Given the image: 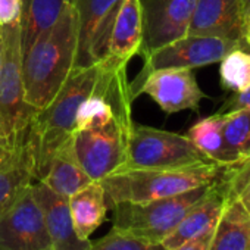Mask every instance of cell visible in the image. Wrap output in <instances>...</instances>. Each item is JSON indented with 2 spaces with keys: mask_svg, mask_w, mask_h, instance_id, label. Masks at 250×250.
Returning <instances> with one entry per match:
<instances>
[{
  "mask_svg": "<svg viewBox=\"0 0 250 250\" xmlns=\"http://www.w3.org/2000/svg\"><path fill=\"white\" fill-rule=\"evenodd\" d=\"M77 50L78 18L68 0L58 22L22 53L25 100L33 109H43L53 100L75 69Z\"/></svg>",
  "mask_w": 250,
  "mask_h": 250,
  "instance_id": "cell-1",
  "label": "cell"
},
{
  "mask_svg": "<svg viewBox=\"0 0 250 250\" xmlns=\"http://www.w3.org/2000/svg\"><path fill=\"white\" fill-rule=\"evenodd\" d=\"M99 77L100 63L75 68L53 100L33 113L27 134L34 158L36 181L43 180L53 155L72 142L80 107L93 93Z\"/></svg>",
  "mask_w": 250,
  "mask_h": 250,
  "instance_id": "cell-2",
  "label": "cell"
},
{
  "mask_svg": "<svg viewBox=\"0 0 250 250\" xmlns=\"http://www.w3.org/2000/svg\"><path fill=\"white\" fill-rule=\"evenodd\" d=\"M225 168L206 164L171 169H121L100 183L109 209L119 202H149L213 184L224 177Z\"/></svg>",
  "mask_w": 250,
  "mask_h": 250,
  "instance_id": "cell-3",
  "label": "cell"
},
{
  "mask_svg": "<svg viewBox=\"0 0 250 250\" xmlns=\"http://www.w3.org/2000/svg\"><path fill=\"white\" fill-rule=\"evenodd\" d=\"M213 184L149 202L115 203L109 208L113 228L152 244H162L184 215L209 193Z\"/></svg>",
  "mask_w": 250,
  "mask_h": 250,
  "instance_id": "cell-4",
  "label": "cell"
},
{
  "mask_svg": "<svg viewBox=\"0 0 250 250\" xmlns=\"http://www.w3.org/2000/svg\"><path fill=\"white\" fill-rule=\"evenodd\" d=\"M133 125V113L128 112L74 133L72 150L93 181H102L124 168Z\"/></svg>",
  "mask_w": 250,
  "mask_h": 250,
  "instance_id": "cell-5",
  "label": "cell"
},
{
  "mask_svg": "<svg viewBox=\"0 0 250 250\" xmlns=\"http://www.w3.org/2000/svg\"><path fill=\"white\" fill-rule=\"evenodd\" d=\"M206 164L216 162L210 161L187 136L134 122L127 162L122 169H171Z\"/></svg>",
  "mask_w": 250,
  "mask_h": 250,
  "instance_id": "cell-6",
  "label": "cell"
},
{
  "mask_svg": "<svg viewBox=\"0 0 250 250\" xmlns=\"http://www.w3.org/2000/svg\"><path fill=\"white\" fill-rule=\"evenodd\" d=\"M0 137H9L25 128L36 109L25 100L22 80L21 21L0 27Z\"/></svg>",
  "mask_w": 250,
  "mask_h": 250,
  "instance_id": "cell-7",
  "label": "cell"
},
{
  "mask_svg": "<svg viewBox=\"0 0 250 250\" xmlns=\"http://www.w3.org/2000/svg\"><path fill=\"white\" fill-rule=\"evenodd\" d=\"M130 93L133 100L147 94L165 113L197 110L206 97L191 69L186 68H162L137 75L130 83Z\"/></svg>",
  "mask_w": 250,
  "mask_h": 250,
  "instance_id": "cell-8",
  "label": "cell"
},
{
  "mask_svg": "<svg viewBox=\"0 0 250 250\" xmlns=\"http://www.w3.org/2000/svg\"><path fill=\"white\" fill-rule=\"evenodd\" d=\"M0 250H53L33 184L0 212Z\"/></svg>",
  "mask_w": 250,
  "mask_h": 250,
  "instance_id": "cell-9",
  "label": "cell"
},
{
  "mask_svg": "<svg viewBox=\"0 0 250 250\" xmlns=\"http://www.w3.org/2000/svg\"><path fill=\"white\" fill-rule=\"evenodd\" d=\"M142 17V47L145 59L155 50L187 36L196 0H137Z\"/></svg>",
  "mask_w": 250,
  "mask_h": 250,
  "instance_id": "cell-10",
  "label": "cell"
},
{
  "mask_svg": "<svg viewBox=\"0 0 250 250\" xmlns=\"http://www.w3.org/2000/svg\"><path fill=\"white\" fill-rule=\"evenodd\" d=\"M78 18V50L75 68L103 61L110 30L122 0H69Z\"/></svg>",
  "mask_w": 250,
  "mask_h": 250,
  "instance_id": "cell-11",
  "label": "cell"
},
{
  "mask_svg": "<svg viewBox=\"0 0 250 250\" xmlns=\"http://www.w3.org/2000/svg\"><path fill=\"white\" fill-rule=\"evenodd\" d=\"M243 47V44L209 36L187 34L145 58V65L137 75H145L162 68H200L218 63L231 50Z\"/></svg>",
  "mask_w": 250,
  "mask_h": 250,
  "instance_id": "cell-12",
  "label": "cell"
},
{
  "mask_svg": "<svg viewBox=\"0 0 250 250\" xmlns=\"http://www.w3.org/2000/svg\"><path fill=\"white\" fill-rule=\"evenodd\" d=\"M34 181V158L27 127L14 136L0 137V212Z\"/></svg>",
  "mask_w": 250,
  "mask_h": 250,
  "instance_id": "cell-13",
  "label": "cell"
},
{
  "mask_svg": "<svg viewBox=\"0 0 250 250\" xmlns=\"http://www.w3.org/2000/svg\"><path fill=\"white\" fill-rule=\"evenodd\" d=\"M244 25L241 0H196L187 34L218 37L243 44Z\"/></svg>",
  "mask_w": 250,
  "mask_h": 250,
  "instance_id": "cell-14",
  "label": "cell"
},
{
  "mask_svg": "<svg viewBox=\"0 0 250 250\" xmlns=\"http://www.w3.org/2000/svg\"><path fill=\"white\" fill-rule=\"evenodd\" d=\"M33 191L39 200L44 224L52 241L53 250H87L90 240H83L77 235L68 197L58 194L42 181L33 183Z\"/></svg>",
  "mask_w": 250,
  "mask_h": 250,
  "instance_id": "cell-15",
  "label": "cell"
},
{
  "mask_svg": "<svg viewBox=\"0 0 250 250\" xmlns=\"http://www.w3.org/2000/svg\"><path fill=\"white\" fill-rule=\"evenodd\" d=\"M142 17L137 0H122L115 17L107 50L102 63L104 68L118 69L127 66L131 58L140 55Z\"/></svg>",
  "mask_w": 250,
  "mask_h": 250,
  "instance_id": "cell-16",
  "label": "cell"
},
{
  "mask_svg": "<svg viewBox=\"0 0 250 250\" xmlns=\"http://www.w3.org/2000/svg\"><path fill=\"white\" fill-rule=\"evenodd\" d=\"M227 202V191L224 180L212 186L209 193L197 202L180 221L175 229L162 241V246L167 250H174L183 243L213 229Z\"/></svg>",
  "mask_w": 250,
  "mask_h": 250,
  "instance_id": "cell-17",
  "label": "cell"
},
{
  "mask_svg": "<svg viewBox=\"0 0 250 250\" xmlns=\"http://www.w3.org/2000/svg\"><path fill=\"white\" fill-rule=\"evenodd\" d=\"M68 202L77 235L83 240H88V237L106 221V213L109 210L102 183L91 181L69 196Z\"/></svg>",
  "mask_w": 250,
  "mask_h": 250,
  "instance_id": "cell-18",
  "label": "cell"
},
{
  "mask_svg": "<svg viewBox=\"0 0 250 250\" xmlns=\"http://www.w3.org/2000/svg\"><path fill=\"white\" fill-rule=\"evenodd\" d=\"M249 246L250 213L238 199L227 197L208 250H247Z\"/></svg>",
  "mask_w": 250,
  "mask_h": 250,
  "instance_id": "cell-19",
  "label": "cell"
},
{
  "mask_svg": "<svg viewBox=\"0 0 250 250\" xmlns=\"http://www.w3.org/2000/svg\"><path fill=\"white\" fill-rule=\"evenodd\" d=\"M93 180L81 168L72 150V142L61 147L47 167V171L42 180L49 188L61 196L69 197Z\"/></svg>",
  "mask_w": 250,
  "mask_h": 250,
  "instance_id": "cell-20",
  "label": "cell"
},
{
  "mask_svg": "<svg viewBox=\"0 0 250 250\" xmlns=\"http://www.w3.org/2000/svg\"><path fill=\"white\" fill-rule=\"evenodd\" d=\"M68 0H24L21 18L22 53L61 18Z\"/></svg>",
  "mask_w": 250,
  "mask_h": 250,
  "instance_id": "cell-21",
  "label": "cell"
},
{
  "mask_svg": "<svg viewBox=\"0 0 250 250\" xmlns=\"http://www.w3.org/2000/svg\"><path fill=\"white\" fill-rule=\"evenodd\" d=\"M222 124L224 115L213 113L197 121L188 130L187 137L213 162L219 165H232V159L225 147L222 136Z\"/></svg>",
  "mask_w": 250,
  "mask_h": 250,
  "instance_id": "cell-22",
  "label": "cell"
},
{
  "mask_svg": "<svg viewBox=\"0 0 250 250\" xmlns=\"http://www.w3.org/2000/svg\"><path fill=\"white\" fill-rule=\"evenodd\" d=\"M219 77L222 88L241 93L250 87V53L237 47L221 61Z\"/></svg>",
  "mask_w": 250,
  "mask_h": 250,
  "instance_id": "cell-23",
  "label": "cell"
},
{
  "mask_svg": "<svg viewBox=\"0 0 250 250\" xmlns=\"http://www.w3.org/2000/svg\"><path fill=\"white\" fill-rule=\"evenodd\" d=\"M222 115L224 143L232 162L235 164L243 158V147L250 136V109H240Z\"/></svg>",
  "mask_w": 250,
  "mask_h": 250,
  "instance_id": "cell-24",
  "label": "cell"
},
{
  "mask_svg": "<svg viewBox=\"0 0 250 250\" xmlns=\"http://www.w3.org/2000/svg\"><path fill=\"white\" fill-rule=\"evenodd\" d=\"M224 184L228 199H238L250 213V156L228 165L224 172Z\"/></svg>",
  "mask_w": 250,
  "mask_h": 250,
  "instance_id": "cell-25",
  "label": "cell"
},
{
  "mask_svg": "<svg viewBox=\"0 0 250 250\" xmlns=\"http://www.w3.org/2000/svg\"><path fill=\"white\" fill-rule=\"evenodd\" d=\"M87 250H167V249L162 244L147 243L145 240L136 238L112 227V229L106 235L91 241Z\"/></svg>",
  "mask_w": 250,
  "mask_h": 250,
  "instance_id": "cell-26",
  "label": "cell"
},
{
  "mask_svg": "<svg viewBox=\"0 0 250 250\" xmlns=\"http://www.w3.org/2000/svg\"><path fill=\"white\" fill-rule=\"evenodd\" d=\"M24 12V0H0V27L20 22Z\"/></svg>",
  "mask_w": 250,
  "mask_h": 250,
  "instance_id": "cell-27",
  "label": "cell"
},
{
  "mask_svg": "<svg viewBox=\"0 0 250 250\" xmlns=\"http://www.w3.org/2000/svg\"><path fill=\"white\" fill-rule=\"evenodd\" d=\"M240 109H250V87L241 93H235V96L229 97L218 110V113H228Z\"/></svg>",
  "mask_w": 250,
  "mask_h": 250,
  "instance_id": "cell-28",
  "label": "cell"
},
{
  "mask_svg": "<svg viewBox=\"0 0 250 250\" xmlns=\"http://www.w3.org/2000/svg\"><path fill=\"white\" fill-rule=\"evenodd\" d=\"M212 234H213V229H209L186 243H183L181 246L175 247L174 250H208L209 247V243H210V238H212Z\"/></svg>",
  "mask_w": 250,
  "mask_h": 250,
  "instance_id": "cell-29",
  "label": "cell"
},
{
  "mask_svg": "<svg viewBox=\"0 0 250 250\" xmlns=\"http://www.w3.org/2000/svg\"><path fill=\"white\" fill-rule=\"evenodd\" d=\"M244 43L250 46V17L246 20V25H244Z\"/></svg>",
  "mask_w": 250,
  "mask_h": 250,
  "instance_id": "cell-30",
  "label": "cell"
},
{
  "mask_svg": "<svg viewBox=\"0 0 250 250\" xmlns=\"http://www.w3.org/2000/svg\"><path fill=\"white\" fill-rule=\"evenodd\" d=\"M243 2V11H244V17L246 20L250 17V0H241Z\"/></svg>",
  "mask_w": 250,
  "mask_h": 250,
  "instance_id": "cell-31",
  "label": "cell"
},
{
  "mask_svg": "<svg viewBox=\"0 0 250 250\" xmlns=\"http://www.w3.org/2000/svg\"><path fill=\"white\" fill-rule=\"evenodd\" d=\"M243 158H246V156H250V136H249V139H247V142H246V145H244V147H243ZM241 158V159H243Z\"/></svg>",
  "mask_w": 250,
  "mask_h": 250,
  "instance_id": "cell-32",
  "label": "cell"
},
{
  "mask_svg": "<svg viewBox=\"0 0 250 250\" xmlns=\"http://www.w3.org/2000/svg\"><path fill=\"white\" fill-rule=\"evenodd\" d=\"M0 62H2V34H0Z\"/></svg>",
  "mask_w": 250,
  "mask_h": 250,
  "instance_id": "cell-33",
  "label": "cell"
},
{
  "mask_svg": "<svg viewBox=\"0 0 250 250\" xmlns=\"http://www.w3.org/2000/svg\"><path fill=\"white\" fill-rule=\"evenodd\" d=\"M247 250H250V246H249V249H247Z\"/></svg>",
  "mask_w": 250,
  "mask_h": 250,
  "instance_id": "cell-34",
  "label": "cell"
}]
</instances>
